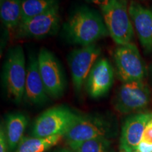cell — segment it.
<instances>
[{
    "instance_id": "cell-26",
    "label": "cell",
    "mask_w": 152,
    "mask_h": 152,
    "mask_svg": "<svg viewBox=\"0 0 152 152\" xmlns=\"http://www.w3.org/2000/svg\"><path fill=\"white\" fill-rule=\"evenodd\" d=\"M135 152H139V151H135Z\"/></svg>"
},
{
    "instance_id": "cell-23",
    "label": "cell",
    "mask_w": 152,
    "mask_h": 152,
    "mask_svg": "<svg viewBox=\"0 0 152 152\" xmlns=\"http://www.w3.org/2000/svg\"><path fill=\"white\" fill-rule=\"evenodd\" d=\"M85 1H90V2H92L94 4L99 6L100 8H102L104 6L107 5L111 1V0H85Z\"/></svg>"
},
{
    "instance_id": "cell-12",
    "label": "cell",
    "mask_w": 152,
    "mask_h": 152,
    "mask_svg": "<svg viewBox=\"0 0 152 152\" xmlns=\"http://www.w3.org/2000/svg\"><path fill=\"white\" fill-rule=\"evenodd\" d=\"M152 119V113H137L125 120L121 131L120 148L125 152H135L142 140L147 123Z\"/></svg>"
},
{
    "instance_id": "cell-17",
    "label": "cell",
    "mask_w": 152,
    "mask_h": 152,
    "mask_svg": "<svg viewBox=\"0 0 152 152\" xmlns=\"http://www.w3.org/2000/svg\"><path fill=\"white\" fill-rule=\"evenodd\" d=\"M63 137V135L47 137H24L14 152H45L56 145Z\"/></svg>"
},
{
    "instance_id": "cell-24",
    "label": "cell",
    "mask_w": 152,
    "mask_h": 152,
    "mask_svg": "<svg viewBox=\"0 0 152 152\" xmlns=\"http://www.w3.org/2000/svg\"><path fill=\"white\" fill-rule=\"evenodd\" d=\"M55 152H74L72 149H60L57 150Z\"/></svg>"
},
{
    "instance_id": "cell-7",
    "label": "cell",
    "mask_w": 152,
    "mask_h": 152,
    "mask_svg": "<svg viewBox=\"0 0 152 152\" xmlns=\"http://www.w3.org/2000/svg\"><path fill=\"white\" fill-rule=\"evenodd\" d=\"M151 99V90L144 81L128 82L119 87L113 106L119 113L130 114L145 109Z\"/></svg>"
},
{
    "instance_id": "cell-18",
    "label": "cell",
    "mask_w": 152,
    "mask_h": 152,
    "mask_svg": "<svg viewBox=\"0 0 152 152\" xmlns=\"http://www.w3.org/2000/svg\"><path fill=\"white\" fill-rule=\"evenodd\" d=\"M57 6V0H22L21 22L42 14Z\"/></svg>"
},
{
    "instance_id": "cell-10",
    "label": "cell",
    "mask_w": 152,
    "mask_h": 152,
    "mask_svg": "<svg viewBox=\"0 0 152 152\" xmlns=\"http://www.w3.org/2000/svg\"><path fill=\"white\" fill-rule=\"evenodd\" d=\"M60 21L57 6L42 14L20 23L16 29V37L42 39L53 35L58 31Z\"/></svg>"
},
{
    "instance_id": "cell-20",
    "label": "cell",
    "mask_w": 152,
    "mask_h": 152,
    "mask_svg": "<svg viewBox=\"0 0 152 152\" xmlns=\"http://www.w3.org/2000/svg\"><path fill=\"white\" fill-rule=\"evenodd\" d=\"M140 142L152 145V119L147 123L144 129L143 135Z\"/></svg>"
},
{
    "instance_id": "cell-5",
    "label": "cell",
    "mask_w": 152,
    "mask_h": 152,
    "mask_svg": "<svg viewBox=\"0 0 152 152\" xmlns=\"http://www.w3.org/2000/svg\"><path fill=\"white\" fill-rule=\"evenodd\" d=\"M78 116V114L66 106L50 108L36 118L32 129V136L35 137L54 135L64 137Z\"/></svg>"
},
{
    "instance_id": "cell-19",
    "label": "cell",
    "mask_w": 152,
    "mask_h": 152,
    "mask_svg": "<svg viewBox=\"0 0 152 152\" xmlns=\"http://www.w3.org/2000/svg\"><path fill=\"white\" fill-rule=\"evenodd\" d=\"M74 152H112L109 138H97L81 142L71 148Z\"/></svg>"
},
{
    "instance_id": "cell-21",
    "label": "cell",
    "mask_w": 152,
    "mask_h": 152,
    "mask_svg": "<svg viewBox=\"0 0 152 152\" xmlns=\"http://www.w3.org/2000/svg\"><path fill=\"white\" fill-rule=\"evenodd\" d=\"M9 151L8 142H7V135H6L5 129L1 125L0 130V152H7Z\"/></svg>"
},
{
    "instance_id": "cell-14",
    "label": "cell",
    "mask_w": 152,
    "mask_h": 152,
    "mask_svg": "<svg viewBox=\"0 0 152 152\" xmlns=\"http://www.w3.org/2000/svg\"><path fill=\"white\" fill-rule=\"evenodd\" d=\"M24 99L32 105H42L49 101L39 73L37 56L33 54H30L28 57Z\"/></svg>"
},
{
    "instance_id": "cell-11",
    "label": "cell",
    "mask_w": 152,
    "mask_h": 152,
    "mask_svg": "<svg viewBox=\"0 0 152 152\" xmlns=\"http://www.w3.org/2000/svg\"><path fill=\"white\" fill-rule=\"evenodd\" d=\"M114 80V71L107 58H102L93 66L85 83L88 94L92 98H99L106 94Z\"/></svg>"
},
{
    "instance_id": "cell-8",
    "label": "cell",
    "mask_w": 152,
    "mask_h": 152,
    "mask_svg": "<svg viewBox=\"0 0 152 152\" xmlns=\"http://www.w3.org/2000/svg\"><path fill=\"white\" fill-rule=\"evenodd\" d=\"M38 66L47 94L53 99L59 98L66 87V77L59 61L52 52L42 48L37 54Z\"/></svg>"
},
{
    "instance_id": "cell-13",
    "label": "cell",
    "mask_w": 152,
    "mask_h": 152,
    "mask_svg": "<svg viewBox=\"0 0 152 152\" xmlns=\"http://www.w3.org/2000/svg\"><path fill=\"white\" fill-rule=\"evenodd\" d=\"M128 11L134 32L142 48L147 53H151L152 9L144 7L136 1H131Z\"/></svg>"
},
{
    "instance_id": "cell-9",
    "label": "cell",
    "mask_w": 152,
    "mask_h": 152,
    "mask_svg": "<svg viewBox=\"0 0 152 152\" xmlns=\"http://www.w3.org/2000/svg\"><path fill=\"white\" fill-rule=\"evenodd\" d=\"M102 49L96 44L75 49L70 53L68 63L76 92H80L85 84L90 72L99 57Z\"/></svg>"
},
{
    "instance_id": "cell-1",
    "label": "cell",
    "mask_w": 152,
    "mask_h": 152,
    "mask_svg": "<svg viewBox=\"0 0 152 152\" xmlns=\"http://www.w3.org/2000/svg\"><path fill=\"white\" fill-rule=\"evenodd\" d=\"M64 33L69 42L82 47L109 35L103 17L87 7H80L71 14L64 25Z\"/></svg>"
},
{
    "instance_id": "cell-3",
    "label": "cell",
    "mask_w": 152,
    "mask_h": 152,
    "mask_svg": "<svg viewBox=\"0 0 152 152\" xmlns=\"http://www.w3.org/2000/svg\"><path fill=\"white\" fill-rule=\"evenodd\" d=\"M101 9L106 28L114 42L118 46L132 42L134 30L127 0H111Z\"/></svg>"
},
{
    "instance_id": "cell-22",
    "label": "cell",
    "mask_w": 152,
    "mask_h": 152,
    "mask_svg": "<svg viewBox=\"0 0 152 152\" xmlns=\"http://www.w3.org/2000/svg\"><path fill=\"white\" fill-rule=\"evenodd\" d=\"M137 151L139 152H152V145L140 142Z\"/></svg>"
},
{
    "instance_id": "cell-4",
    "label": "cell",
    "mask_w": 152,
    "mask_h": 152,
    "mask_svg": "<svg viewBox=\"0 0 152 152\" xmlns=\"http://www.w3.org/2000/svg\"><path fill=\"white\" fill-rule=\"evenodd\" d=\"M115 129L111 122L101 115H79L64 137L72 148L81 142L97 138H109Z\"/></svg>"
},
{
    "instance_id": "cell-25",
    "label": "cell",
    "mask_w": 152,
    "mask_h": 152,
    "mask_svg": "<svg viewBox=\"0 0 152 152\" xmlns=\"http://www.w3.org/2000/svg\"><path fill=\"white\" fill-rule=\"evenodd\" d=\"M121 152H125V151H121Z\"/></svg>"
},
{
    "instance_id": "cell-6",
    "label": "cell",
    "mask_w": 152,
    "mask_h": 152,
    "mask_svg": "<svg viewBox=\"0 0 152 152\" xmlns=\"http://www.w3.org/2000/svg\"><path fill=\"white\" fill-rule=\"evenodd\" d=\"M118 78L123 83L144 81L147 75V66L134 44L120 45L113 54Z\"/></svg>"
},
{
    "instance_id": "cell-15",
    "label": "cell",
    "mask_w": 152,
    "mask_h": 152,
    "mask_svg": "<svg viewBox=\"0 0 152 152\" xmlns=\"http://www.w3.org/2000/svg\"><path fill=\"white\" fill-rule=\"evenodd\" d=\"M28 123V118L20 112H14L6 118L5 132L8 142L9 151L14 152L24 137L23 134Z\"/></svg>"
},
{
    "instance_id": "cell-2",
    "label": "cell",
    "mask_w": 152,
    "mask_h": 152,
    "mask_svg": "<svg viewBox=\"0 0 152 152\" xmlns=\"http://www.w3.org/2000/svg\"><path fill=\"white\" fill-rule=\"evenodd\" d=\"M26 75L23 49L20 45L11 47L4 64L3 83L8 96L16 104L24 99Z\"/></svg>"
},
{
    "instance_id": "cell-16",
    "label": "cell",
    "mask_w": 152,
    "mask_h": 152,
    "mask_svg": "<svg viewBox=\"0 0 152 152\" xmlns=\"http://www.w3.org/2000/svg\"><path fill=\"white\" fill-rule=\"evenodd\" d=\"M22 0H1L0 17L9 30L17 29L21 22Z\"/></svg>"
}]
</instances>
